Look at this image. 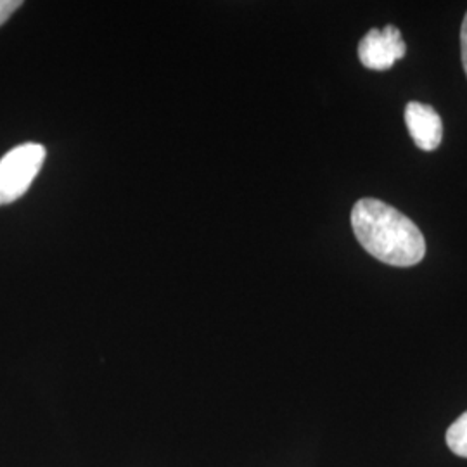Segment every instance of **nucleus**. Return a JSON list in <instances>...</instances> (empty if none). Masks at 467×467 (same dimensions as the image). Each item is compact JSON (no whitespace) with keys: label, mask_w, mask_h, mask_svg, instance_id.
Segmentation results:
<instances>
[{"label":"nucleus","mask_w":467,"mask_h":467,"mask_svg":"<svg viewBox=\"0 0 467 467\" xmlns=\"http://www.w3.org/2000/svg\"><path fill=\"white\" fill-rule=\"evenodd\" d=\"M23 5L21 0H0V26Z\"/></svg>","instance_id":"423d86ee"},{"label":"nucleus","mask_w":467,"mask_h":467,"mask_svg":"<svg viewBox=\"0 0 467 467\" xmlns=\"http://www.w3.org/2000/svg\"><path fill=\"white\" fill-rule=\"evenodd\" d=\"M461 54H462V67H464L467 77V13L462 21V26H461Z\"/></svg>","instance_id":"0eeeda50"},{"label":"nucleus","mask_w":467,"mask_h":467,"mask_svg":"<svg viewBox=\"0 0 467 467\" xmlns=\"http://www.w3.org/2000/svg\"><path fill=\"white\" fill-rule=\"evenodd\" d=\"M447 445L455 455L467 459V412L453 420L447 431Z\"/></svg>","instance_id":"39448f33"},{"label":"nucleus","mask_w":467,"mask_h":467,"mask_svg":"<svg viewBox=\"0 0 467 467\" xmlns=\"http://www.w3.org/2000/svg\"><path fill=\"white\" fill-rule=\"evenodd\" d=\"M351 227L362 248L386 265L412 267L426 254V241L418 225L384 201H357Z\"/></svg>","instance_id":"f257e3e1"},{"label":"nucleus","mask_w":467,"mask_h":467,"mask_svg":"<svg viewBox=\"0 0 467 467\" xmlns=\"http://www.w3.org/2000/svg\"><path fill=\"white\" fill-rule=\"evenodd\" d=\"M47 150L42 144L26 142L0 160V206L19 200L36 179Z\"/></svg>","instance_id":"f03ea898"},{"label":"nucleus","mask_w":467,"mask_h":467,"mask_svg":"<svg viewBox=\"0 0 467 467\" xmlns=\"http://www.w3.org/2000/svg\"><path fill=\"white\" fill-rule=\"evenodd\" d=\"M405 123L419 150H434L440 148L443 139V123L434 108L418 100L409 102L405 106Z\"/></svg>","instance_id":"20e7f679"},{"label":"nucleus","mask_w":467,"mask_h":467,"mask_svg":"<svg viewBox=\"0 0 467 467\" xmlns=\"http://www.w3.org/2000/svg\"><path fill=\"white\" fill-rule=\"evenodd\" d=\"M407 54V46L401 38L400 30L393 25L384 26L383 30L372 28L358 44L360 63L368 69L384 71L393 67Z\"/></svg>","instance_id":"7ed1b4c3"}]
</instances>
